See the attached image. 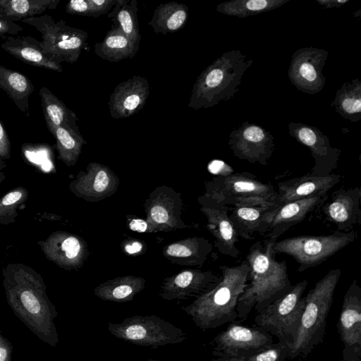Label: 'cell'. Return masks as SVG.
Returning a JSON list of instances; mask_svg holds the SVG:
<instances>
[{"instance_id":"cell-1","label":"cell","mask_w":361,"mask_h":361,"mask_svg":"<svg viewBox=\"0 0 361 361\" xmlns=\"http://www.w3.org/2000/svg\"><path fill=\"white\" fill-rule=\"evenodd\" d=\"M2 276L6 298L15 315L38 338L56 347L59 336L54 320L58 312L41 275L24 264L11 263L2 269Z\"/></svg>"},{"instance_id":"cell-2","label":"cell","mask_w":361,"mask_h":361,"mask_svg":"<svg viewBox=\"0 0 361 361\" xmlns=\"http://www.w3.org/2000/svg\"><path fill=\"white\" fill-rule=\"evenodd\" d=\"M268 239L257 241L246 255L249 283L240 296L236 307L238 319L244 321L254 308L257 312L283 296L292 286L285 261L275 258L273 245Z\"/></svg>"},{"instance_id":"cell-3","label":"cell","mask_w":361,"mask_h":361,"mask_svg":"<svg viewBox=\"0 0 361 361\" xmlns=\"http://www.w3.org/2000/svg\"><path fill=\"white\" fill-rule=\"evenodd\" d=\"M220 282L211 290L182 310L202 330L216 329L238 319V299L248 282L250 267L246 260L234 267L221 266Z\"/></svg>"},{"instance_id":"cell-4","label":"cell","mask_w":361,"mask_h":361,"mask_svg":"<svg viewBox=\"0 0 361 361\" xmlns=\"http://www.w3.org/2000/svg\"><path fill=\"white\" fill-rule=\"evenodd\" d=\"M252 63V59L239 50L225 51L197 77L188 107L195 110L208 109L232 99Z\"/></svg>"},{"instance_id":"cell-5","label":"cell","mask_w":361,"mask_h":361,"mask_svg":"<svg viewBox=\"0 0 361 361\" xmlns=\"http://www.w3.org/2000/svg\"><path fill=\"white\" fill-rule=\"evenodd\" d=\"M341 274V269H331L305 296L304 310L288 358H305L323 342L326 319Z\"/></svg>"},{"instance_id":"cell-6","label":"cell","mask_w":361,"mask_h":361,"mask_svg":"<svg viewBox=\"0 0 361 361\" xmlns=\"http://www.w3.org/2000/svg\"><path fill=\"white\" fill-rule=\"evenodd\" d=\"M206 196L229 207L258 205L274 208L276 190L249 172L219 176L207 185Z\"/></svg>"},{"instance_id":"cell-7","label":"cell","mask_w":361,"mask_h":361,"mask_svg":"<svg viewBox=\"0 0 361 361\" xmlns=\"http://www.w3.org/2000/svg\"><path fill=\"white\" fill-rule=\"evenodd\" d=\"M307 286L305 279L291 286L283 296L257 312L255 326L287 343L290 348L304 310L305 298L302 295Z\"/></svg>"},{"instance_id":"cell-8","label":"cell","mask_w":361,"mask_h":361,"mask_svg":"<svg viewBox=\"0 0 361 361\" xmlns=\"http://www.w3.org/2000/svg\"><path fill=\"white\" fill-rule=\"evenodd\" d=\"M356 235L354 231H336L329 235L295 236L276 241L273 250L293 258L298 264V271L302 272L323 263L354 242Z\"/></svg>"},{"instance_id":"cell-9","label":"cell","mask_w":361,"mask_h":361,"mask_svg":"<svg viewBox=\"0 0 361 361\" xmlns=\"http://www.w3.org/2000/svg\"><path fill=\"white\" fill-rule=\"evenodd\" d=\"M21 22L40 32L43 51L59 64L63 61L76 62L87 45V32L68 25L63 20H56L48 14L27 18Z\"/></svg>"},{"instance_id":"cell-10","label":"cell","mask_w":361,"mask_h":361,"mask_svg":"<svg viewBox=\"0 0 361 361\" xmlns=\"http://www.w3.org/2000/svg\"><path fill=\"white\" fill-rule=\"evenodd\" d=\"M111 334L126 342L151 348L183 342L186 334L157 315H134L119 323L108 322Z\"/></svg>"},{"instance_id":"cell-11","label":"cell","mask_w":361,"mask_h":361,"mask_svg":"<svg viewBox=\"0 0 361 361\" xmlns=\"http://www.w3.org/2000/svg\"><path fill=\"white\" fill-rule=\"evenodd\" d=\"M273 343V337L256 326L231 322L212 341V354L216 357L242 359L251 356Z\"/></svg>"},{"instance_id":"cell-12","label":"cell","mask_w":361,"mask_h":361,"mask_svg":"<svg viewBox=\"0 0 361 361\" xmlns=\"http://www.w3.org/2000/svg\"><path fill=\"white\" fill-rule=\"evenodd\" d=\"M328 56V51L313 47L296 50L288 69V77L292 85L308 94L321 92L326 82L323 68Z\"/></svg>"},{"instance_id":"cell-13","label":"cell","mask_w":361,"mask_h":361,"mask_svg":"<svg viewBox=\"0 0 361 361\" xmlns=\"http://www.w3.org/2000/svg\"><path fill=\"white\" fill-rule=\"evenodd\" d=\"M274 139L261 126L245 121L231 132L228 146L237 158L266 166L275 148Z\"/></svg>"},{"instance_id":"cell-14","label":"cell","mask_w":361,"mask_h":361,"mask_svg":"<svg viewBox=\"0 0 361 361\" xmlns=\"http://www.w3.org/2000/svg\"><path fill=\"white\" fill-rule=\"evenodd\" d=\"M289 135L307 147L314 160L310 173L314 176H327L337 168L341 150L332 147L329 137L316 127L301 123L288 124Z\"/></svg>"},{"instance_id":"cell-15","label":"cell","mask_w":361,"mask_h":361,"mask_svg":"<svg viewBox=\"0 0 361 361\" xmlns=\"http://www.w3.org/2000/svg\"><path fill=\"white\" fill-rule=\"evenodd\" d=\"M221 279L211 271H183L164 280L159 295L167 301L196 299L214 288Z\"/></svg>"},{"instance_id":"cell-16","label":"cell","mask_w":361,"mask_h":361,"mask_svg":"<svg viewBox=\"0 0 361 361\" xmlns=\"http://www.w3.org/2000/svg\"><path fill=\"white\" fill-rule=\"evenodd\" d=\"M361 189L360 187L340 188L321 206L325 219L334 224L337 231L349 232L360 224Z\"/></svg>"},{"instance_id":"cell-17","label":"cell","mask_w":361,"mask_h":361,"mask_svg":"<svg viewBox=\"0 0 361 361\" xmlns=\"http://www.w3.org/2000/svg\"><path fill=\"white\" fill-rule=\"evenodd\" d=\"M202 211L208 219L209 229L215 239V247L224 255L237 258L240 251L236 243L238 235L230 220V207L204 195Z\"/></svg>"},{"instance_id":"cell-18","label":"cell","mask_w":361,"mask_h":361,"mask_svg":"<svg viewBox=\"0 0 361 361\" xmlns=\"http://www.w3.org/2000/svg\"><path fill=\"white\" fill-rule=\"evenodd\" d=\"M37 244L48 260L64 269L79 268L85 257L82 239L68 232H53Z\"/></svg>"},{"instance_id":"cell-19","label":"cell","mask_w":361,"mask_h":361,"mask_svg":"<svg viewBox=\"0 0 361 361\" xmlns=\"http://www.w3.org/2000/svg\"><path fill=\"white\" fill-rule=\"evenodd\" d=\"M328 198L327 195L295 200L269 209L266 214L268 225V240L271 243L290 227L302 222L317 207Z\"/></svg>"},{"instance_id":"cell-20","label":"cell","mask_w":361,"mask_h":361,"mask_svg":"<svg viewBox=\"0 0 361 361\" xmlns=\"http://www.w3.org/2000/svg\"><path fill=\"white\" fill-rule=\"evenodd\" d=\"M147 80L140 75L120 82L115 87L108 103L114 118H126L142 109L149 95Z\"/></svg>"},{"instance_id":"cell-21","label":"cell","mask_w":361,"mask_h":361,"mask_svg":"<svg viewBox=\"0 0 361 361\" xmlns=\"http://www.w3.org/2000/svg\"><path fill=\"white\" fill-rule=\"evenodd\" d=\"M340 180L341 176L335 173L327 176L308 174L280 182L274 208L295 200L326 195Z\"/></svg>"},{"instance_id":"cell-22","label":"cell","mask_w":361,"mask_h":361,"mask_svg":"<svg viewBox=\"0 0 361 361\" xmlns=\"http://www.w3.org/2000/svg\"><path fill=\"white\" fill-rule=\"evenodd\" d=\"M337 330L343 346L361 353V287L356 279L344 295Z\"/></svg>"},{"instance_id":"cell-23","label":"cell","mask_w":361,"mask_h":361,"mask_svg":"<svg viewBox=\"0 0 361 361\" xmlns=\"http://www.w3.org/2000/svg\"><path fill=\"white\" fill-rule=\"evenodd\" d=\"M1 47L25 63L37 67L63 71L61 64L52 61L42 50L40 42L30 36H3Z\"/></svg>"},{"instance_id":"cell-24","label":"cell","mask_w":361,"mask_h":361,"mask_svg":"<svg viewBox=\"0 0 361 361\" xmlns=\"http://www.w3.org/2000/svg\"><path fill=\"white\" fill-rule=\"evenodd\" d=\"M230 207L229 218L238 237L252 240L256 233L268 232L265 216L267 212L272 208L258 205Z\"/></svg>"},{"instance_id":"cell-25","label":"cell","mask_w":361,"mask_h":361,"mask_svg":"<svg viewBox=\"0 0 361 361\" xmlns=\"http://www.w3.org/2000/svg\"><path fill=\"white\" fill-rule=\"evenodd\" d=\"M111 171L105 166L91 163L87 173H80L70 184V190L77 196L88 198L103 195L110 191L112 183Z\"/></svg>"},{"instance_id":"cell-26","label":"cell","mask_w":361,"mask_h":361,"mask_svg":"<svg viewBox=\"0 0 361 361\" xmlns=\"http://www.w3.org/2000/svg\"><path fill=\"white\" fill-rule=\"evenodd\" d=\"M0 88L25 115L30 117L29 97L35 87L25 75L0 65Z\"/></svg>"},{"instance_id":"cell-27","label":"cell","mask_w":361,"mask_h":361,"mask_svg":"<svg viewBox=\"0 0 361 361\" xmlns=\"http://www.w3.org/2000/svg\"><path fill=\"white\" fill-rule=\"evenodd\" d=\"M188 18V7L176 1L159 4L148 23L156 34L166 35L180 30Z\"/></svg>"},{"instance_id":"cell-28","label":"cell","mask_w":361,"mask_h":361,"mask_svg":"<svg viewBox=\"0 0 361 361\" xmlns=\"http://www.w3.org/2000/svg\"><path fill=\"white\" fill-rule=\"evenodd\" d=\"M143 279L133 276L119 277L104 282L94 289L99 298L110 302L131 301L145 288Z\"/></svg>"},{"instance_id":"cell-29","label":"cell","mask_w":361,"mask_h":361,"mask_svg":"<svg viewBox=\"0 0 361 361\" xmlns=\"http://www.w3.org/2000/svg\"><path fill=\"white\" fill-rule=\"evenodd\" d=\"M43 115L48 129L54 127H69L79 131L75 114L54 94L47 87L43 86L39 92Z\"/></svg>"},{"instance_id":"cell-30","label":"cell","mask_w":361,"mask_h":361,"mask_svg":"<svg viewBox=\"0 0 361 361\" xmlns=\"http://www.w3.org/2000/svg\"><path fill=\"white\" fill-rule=\"evenodd\" d=\"M138 49L117 27H114L102 42L95 44L94 53L104 60L117 62L133 58Z\"/></svg>"},{"instance_id":"cell-31","label":"cell","mask_w":361,"mask_h":361,"mask_svg":"<svg viewBox=\"0 0 361 361\" xmlns=\"http://www.w3.org/2000/svg\"><path fill=\"white\" fill-rule=\"evenodd\" d=\"M331 106L344 119L352 123L361 120V81L359 78L344 82L337 90Z\"/></svg>"},{"instance_id":"cell-32","label":"cell","mask_w":361,"mask_h":361,"mask_svg":"<svg viewBox=\"0 0 361 361\" xmlns=\"http://www.w3.org/2000/svg\"><path fill=\"white\" fill-rule=\"evenodd\" d=\"M59 0H0V19L16 22L57 7Z\"/></svg>"},{"instance_id":"cell-33","label":"cell","mask_w":361,"mask_h":361,"mask_svg":"<svg viewBox=\"0 0 361 361\" xmlns=\"http://www.w3.org/2000/svg\"><path fill=\"white\" fill-rule=\"evenodd\" d=\"M137 1L136 0H116L113 11L108 17L137 47H139L141 36L137 18Z\"/></svg>"},{"instance_id":"cell-34","label":"cell","mask_w":361,"mask_h":361,"mask_svg":"<svg viewBox=\"0 0 361 361\" xmlns=\"http://www.w3.org/2000/svg\"><path fill=\"white\" fill-rule=\"evenodd\" d=\"M56 140L58 159L68 166H74L86 141L79 131L69 127H54L49 129Z\"/></svg>"},{"instance_id":"cell-35","label":"cell","mask_w":361,"mask_h":361,"mask_svg":"<svg viewBox=\"0 0 361 361\" xmlns=\"http://www.w3.org/2000/svg\"><path fill=\"white\" fill-rule=\"evenodd\" d=\"M290 0H231L216 6L222 14L246 18L278 8Z\"/></svg>"},{"instance_id":"cell-36","label":"cell","mask_w":361,"mask_h":361,"mask_svg":"<svg viewBox=\"0 0 361 361\" xmlns=\"http://www.w3.org/2000/svg\"><path fill=\"white\" fill-rule=\"evenodd\" d=\"M212 249V244L202 238H193L169 245L166 250L168 257L186 258L188 264L201 265Z\"/></svg>"},{"instance_id":"cell-37","label":"cell","mask_w":361,"mask_h":361,"mask_svg":"<svg viewBox=\"0 0 361 361\" xmlns=\"http://www.w3.org/2000/svg\"><path fill=\"white\" fill-rule=\"evenodd\" d=\"M29 196L28 190L18 186L6 193L0 198V224L8 225L16 221L19 208Z\"/></svg>"},{"instance_id":"cell-38","label":"cell","mask_w":361,"mask_h":361,"mask_svg":"<svg viewBox=\"0 0 361 361\" xmlns=\"http://www.w3.org/2000/svg\"><path fill=\"white\" fill-rule=\"evenodd\" d=\"M290 351L289 345L281 341L272 343L257 353L242 358L244 361H287Z\"/></svg>"},{"instance_id":"cell-39","label":"cell","mask_w":361,"mask_h":361,"mask_svg":"<svg viewBox=\"0 0 361 361\" xmlns=\"http://www.w3.org/2000/svg\"><path fill=\"white\" fill-rule=\"evenodd\" d=\"M11 143L6 128L0 121V166L4 169L11 158Z\"/></svg>"},{"instance_id":"cell-40","label":"cell","mask_w":361,"mask_h":361,"mask_svg":"<svg viewBox=\"0 0 361 361\" xmlns=\"http://www.w3.org/2000/svg\"><path fill=\"white\" fill-rule=\"evenodd\" d=\"M66 12L71 15L91 17L89 0H71L66 6Z\"/></svg>"},{"instance_id":"cell-41","label":"cell","mask_w":361,"mask_h":361,"mask_svg":"<svg viewBox=\"0 0 361 361\" xmlns=\"http://www.w3.org/2000/svg\"><path fill=\"white\" fill-rule=\"evenodd\" d=\"M116 0H89L91 17L97 18L108 13L116 4Z\"/></svg>"},{"instance_id":"cell-42","label":"cell","mask_w":361,"mask_h":361,"mask_svg":"<svg viewBox=\"0 0 361 361\" xmlns=\"http://www.w3.org/2000/svg\"><path fill=\"white\" fill-rule=\"evenodd\" d=\"M149 214L152 219L159 224L168 223L171 218L169 211L166 206L159 204H154L150 208Z\"/></svg>"},{"instance_id":"cell-43","label":"cell","mask_w":361,"mask_h":361,"mask_svg":"<svg viewBox=\"0 0 361 361\" xmlns=\"http://www.w3.org/2000/svg\"><path fill=\"white\" fill-rule=\"evenodd\" d=\"M23 28L16 22L0 19V36L6 35H16L23 31Z\"/></svg>"},{"instance_id":"cell-44","label":"cell","mask_w":361,"mask_h":361,"mask_svg":"<svg viewBox=\"0 0 361 361\" xmlns=\"http://www.w3.org/2000/svg\"><path fill=\"white\" fill-rule=\"evenodd\" d=\"M12 353V344L0 334V361H11Z\"/></svg>"},{"instance_id":"cell-45","label":"cell","mask_w":361,"mask_h":361,"mask_svg":"<svg viewBox=\"0 0 361 361\" xmlns=\"http://www.w3.org/2000/svg\"><path fill=\"white\" fill-rule=\"evenodd\" d=\"M341 361H361V353L350 346H343Z\"/></svg>"},{"instance_id":"cell-46","label":"cell","mask_w":361,"mask_h":361,"mask_svg":"<svg viewBox=\"0 0 361 361\" xmlns=\"http://www.w3.org/2000/svg\"><path fill=\"white\" fill-rule=\"evenodd\" d=\"M316 2L324 8H333L341 7L348 3L349 0H317Z\"/></svg>"},{"instance_id":"cell-47","label":"cell","mask_w":361,"mask_h":361,"mask_svg":"<svg viewBox=\"0 0 361 361\" xmlns=\"http://www.w3.org/2000/svg\"><path fill=\"white\" fill-rule=\"evenodd\" d=\"M129 226L133 231L143 233L147 229V223L142 219H135L130 221Z\"/></svg>"},{"instance_id":"cell-48","label":"cell","mask_w":361,"mask_h":361,"mask_svg":"<svg viewBox=\"0 0 361 361\" xmlns=\"http://www.w3.org/2000/svg\"><path fill=\"white\" fill-rule=\"evenodd\" d=\"M142 245L138 241H134L128 244L125 247L126 251L130 255L137 253L141 251Z\"/></svg>"},{"instance_id":"cell-49","label":"cell","mask_w":361,"mask_h":361,"mask_svg":"<svg viewBox=\"0 0 361 361\" xmlns=\"http://www.w3.org/2000/svg\"><path fill=\"white\" fill-rule=\"evenodd\" d=\"M208 361H244L239 358L235 357H218L215 359H212Z\"/></svg>"},{"instance_id":"cell-50","label":"cell","mask_w":361,"mask_h":361,"mask_svg":"<svg viewBox=\"0 0 361 361\" xmlns=\"http://www.w3.org/2000/svg\"><path fill=\"white\" fill-rule=\"evenodd\" d=\"M2 168L0 166V184L4 181V180L6 178V176L2 171Z\"/></svg>"},{"instance_id":"cell-51","label":"cell","mask_w":361,"mask_h":361,"mask_svg":"<svg viewBox=\"0 0 361 361\" xmlns=\"http://www.w3.org/2000/svg\"><path fill=\"white\" fill-rule=\"evenodd\" d=\"M139 361H143V360H139ZM147 361H162V360H154V359H149Z\"/></svg>"}]
</instances>
